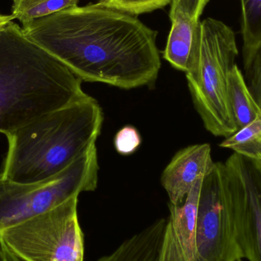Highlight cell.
I'll list each match as a JSON object with an SVG mask.
<instances>
[{
    "instance_id": "cell-1",
    "label": "cell",
    "mask_w": 261,
    "mask_h": 261,
    "mask_svg": "<svg viewBox=\"0 0 261 261\" xmlns=\"http://www.w3.org/2000/svg\"><path fill=\"white\" fill-rule=\"evenodd\" d=\"M21 28L82 81L130 90L153 84L161 70L158 32L134 15L99 3L65 9Z\"/></svg>"
},
{
    "instance_id": "cell-2",
    "label": "cell",
    "mask_w": 261,
    "mask_h": 261,
    "mask_svg": "<svg viewBox=\"0 0 261 261\" xmlns=\"http://www.w3.org/2000/svg\"><path fill=\"white\" fill-rule=\"evenodd\" d=\"M82 80L13 21L0 31V133L87 97Z\"/></svg>"
},
{
    "instance_id": "cell-3",
    "label": "cell",
    "mask_w": 261,
    "mask_h": 261,
    "mask_svg": "<svg viewBox=\"0 0 261 261\" xmlns=\"http://www.w3.org/2000/svg\"><path fill=\"white\" fill-rule=\"evenodd\" d=\"M103 122L90 96L37 118L6 135L3 177L20 184L50 179L96 146Z\"/></svg>"
},
{
    "instance_id": "cell-4",
    "label": "cell",
    "mask_w": 261,
    "mask_h": 261,
    "mask_svg": "<svg viewBox=\"0 0 261 261\" xmlns=\"http://www.w3.org/2000/svg\"><path fill=\"white\" fill-rule=\"evenodd\" d=\"M238 55L229 26L212 18L200 21L186 77L205 129L216 137L228 138L238 130L228 96V75Z\"/></svg>"
},
{
    "instance_id": "cell-5",
    "label": "cell",
    "mask_w": 261,
    "mask_h": 261,
    "mask_svg": "<svg viewBox=\"0 0 261 261\" xmlns=\"http://www.w3.org/2000/svg\"><path fill=\"white\" fill-rule=\"evenodd\" d=\"M96 147L56 176L34 184H20L0 173V231L42 214L84 192L97 187Z\"/></svg>"
},
{
    "instance_id": "cell-6",
    "label": "cell",
    "mask_w": 261,
    "mask_h": 261,
    "mask_svg": "<svg viewBox=\"0 0 261 261\" xmlns=\"http://www.w3.org/2000/svg\"><path fill=\"white\" fill-rule=\"evenodd\" d=\"M78 196L0 231V239L24 261H84Z\"/></svg>"
},
{
    "instance_id": "cell-7",
    "label": "cell",
    "mask_w": 261,
    "mask_h": 261,
    "mask_svg": "<svg viewBox=\"0 0 261 261\" xmlns=\"http://www.w3.org/2000/svg\"><path fill=\"white\" fill-rule=\"evenodd\" d=\"M220 169L243 259L261 261V160L234 153Z\"/></svg>"
},
{
    "instance_id": "cell-8",
    "label": "cell",
    "mask_w": 261,
    "mask_h": 261,
    "mask_svg": "<svg viewBox=\"0 0 261 261\" xmlns=\"http://www.w3.org/2000/svg\"><path fill=\"white\" fill-rule=\"evenodd\" d=\"M196 261H239L243 254L222 185L220 162L203 178L198 202Z\"/></svg>"
},
{
    "instance_id": "cell-9",
    "label": "cell",
    "mask_w": 261,
    "mask_h": 261,
    "mask_svg": "<svg viewBox=\"0 0 261 261\" xmlns=\"http://www.w3.org/2000/svg\"><path fill=\"white\" fill-rule=\"evenodd\" d=\"M202 179L196 182L182 204L169 203L170 215L156 261L196 260V222Z\"/></svg>"
},
{
    "instance_id": "cell-10",
    "label": "cell",
    "mask_w": 261,
    "mask_h": 261,
    "mask_svg": "<svg viewBox=\"0 0 261 261\" xmlns=\"http://www.w3.org/2000/svg\"><path fill=\"white\" fill-rule=\"evenodd\" d=\"M208 144H193L179 150L163 171L161 184L170 203L180 205L195 184L214 167Z\"/></svg>"
},
{
    "instance_id": "cell-11",
    "label": "cell",
    "mask_w": 261,
    "mask_h": 261,
    "mask_svg": "<svg viewBox=\"0 0 261 261\" xmlns=\"http://www.w3.org/2000/svg\"><path fill=\"white\" fill-rule=\"evenodd\" d=\"M167 219H160L97 261H156Z\"/></svg>"
},
{
    "instance_id": "cell-12",
    "label": "cell",
    "mask_w": 261,
    "mask_h": 261,
    "mask_svg": "<svg viewBox=\"0 0 261 261\" xmlns=\"http://www.w3.org/2000/svg\"><path fill=\"white\" fill-rule=\"evenodd\" d=\"M170 18L171 29L163 57L175 69L186 72L196 45L200 21H193L182 15Z\"/></svg>"
},
{
    "instance_id": "cell-13",
    "label": "cell",
    "mask_w": 261,
    "mask_h": 261,
    "mask_svg": "<svg viewBox=\"0 0 261 261\" xmlns=\"http://www.w3.org/2000/svg\"><path fill=\"white\" fill-rule=\"evenodd\" d=\"M228 96L238 130L261 116V108L250 91L243 73L237 64L228 75Z\"/></svg>"
},
{
    "instance_id": "cell-14",
    "label": "cell",
    "mask_w": 261,
    "mask_h": 261,
    "mask_svg": "<svg viewBox=\"0 0 261 261\" xmlns=\"http://www.w3.org/2000/svg\"><path fill=\"white\" fill-rule=\"evenodd\" d=\"M79 0H12V15L22 26L78 6Z\"/></svg>"
},
{
    "instance_id": "cell-15",
    "label": "cell",
    "mask_w": 261,
    "mask_h": 261,
    "mask_svg": "<svg viewBox=\"0 0 261 261\" xmlns=\"http://www.w3.org/2000/svg\"><path fill=\"white\" fill-rule=\"evenodd\" d=\"M220 147L231 149L234 153L261 160V116L225 138Z\"/></svg>"
},
{
    "instance_id": "cell-16",
    "label": "cell",
    "mask_w": 261,
    "mask_h": 261,
    "mask_svg": "<svg viewBox=\"0 0 261 261\" xmlns=\"http://www.w3.org/2000/svg\"><path fill=\"white\" fill-rule=\"evenodd\" d=\"M243 56L261 43V0H240Z\"/></svg>"
},
{
    "instance_id": "cell-17",
    "label": "cell",
    "mask_w": 261,
    "mask_h": 261,
    "mask_svg": "<svg viewBox=\"0 0 261 261\" xmlns=\"http://www.w3.org/2000/svg\"><path fill=\"white\" fill-rule=\"evenodd\" d=\"M243 64L247 85L261 108V43L243 56Z\"/></svg>"
},
{
    "instance_id": "cell-18",
    "label": "cell",
    "mask_w": 261,
    "mask_h": 261,
    "mask_svg": "<svg viewBox=\"0 0 261 261\" xmlns=\"http://www.w3.org/2000/svg\"><path fill=\"white\" fill-rule=\"evenodd\" d=\"M171 2L172 0H100L99 3L135 16L165 7Z\"/></svg>"
},
{
    "instance_id": "cell-19",
    "label": "cell",
    "mask_w": 261,
    "mask_h": 261,
    "mask_svg": "<svg viewBox=\"0 0 261 261\" xmlns=\"http://www.w3.org/2000/svg\"><path fill=\"white\" fill-rule=\"evenodd\" d=\"M142 139L138 129L132 125H126L116 133L114 145L119 154L128 156L136 151Z\"/></svg>"
},
{
    "instance_id": "cell-20",
    "label": "cell",
    "mask_w": 261,
    "mask_h": 261,
    "mask_svg": "<svg viewBox=\"0 0 261 261\" xmlns=\"http://www.w3.org/2000/svg\"><path fill=\"white\" fill-rule=\"evenodd\" d=\"M210 0H172L170 17L182 15L193 21H199V18Z\"/></svg>"
},
{
    "instance_id": "cell-21",
    "label": "cell",
    "mask_w": 261,
    "mask_h": 261,
    "mask_svg": "<svg viewBox=\"0 0 261 261\" xmlns=\"http://www.w3.org/2000/svg\"><path fill=\"white\" fill-rule=\"evenodd\" d=\"M3 242V241H2ZM3 252H4L5 261H24L22 259L18 257L16 254H14L9 248L6 247L3 242Z\"/></svg>"
},
{
    "instance_id": "cell-22",
    "label": "cell",
    "mask_w": 261,
    "mask_h": 261,
    "mask_svg": "<svg viewBox=\"0 0 261 261\" xmlns=\"http://www.w3.org/2000/svg\"><path fill=\"white\" fill-rule=\"evenodd\" d=\"M15 19L13 15H3V14L0 13V31L8 24V23L11 22Z\"/></svg>"
},
{
    "instance_id": "cell-23",
    "label": "cell",
    "mask_w": 261,
    "mask_h": 261,
    "mask_svg": "<svg viewBox=\"0 0 261 261\" xmlns=\"http://www.w3.org/2000/svg\"><path fill=\"white\" fill-rule=\"evenodd\" d=\"M0 261H5L4 252H3V245L1 239H0Z\"/></svg>"
},
{
    "instance_id": "cell-24",
    "label": "cell",
    "mask_w": 261,
    "mask_h": 261,
    "mask_svg": "<svg viewBox=\"0 0 261 261\" xmlns=\"http://www.w3.org/2000/svg\"><path fill=\"white\" fill-rule=\"evenodd\" d=\"M239 261H243V260H239Z\"/></svg>"
}]
</instances>
